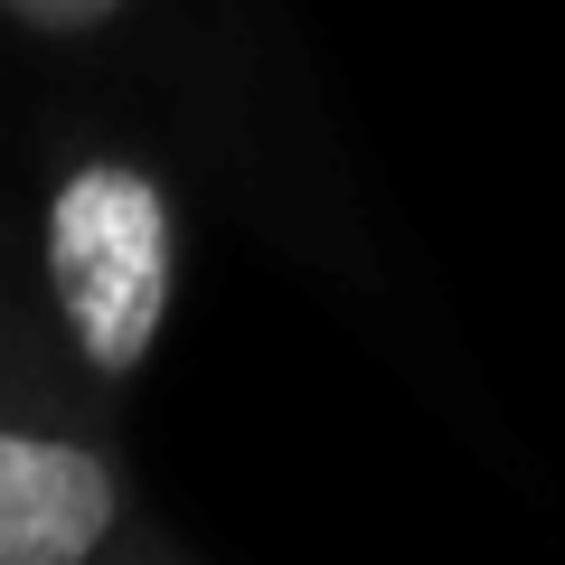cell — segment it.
Wrapping results in <instances>:
<instances>
[{
	"mask_svg": "<svg viewBox=\"0 0 565 565\" xmlns=\"http://www.w3.org/2000/svg\"><path fill=\"white\" fill-rule=\"evenodd\" d=\"M180 189L132 141H66L39 170L29 217V274H39V340L76 377L95 415H114L170 340L180 311Z\"/></svg>",
	"mask_w": 565,
	"mask_h": 565,
	"instance_id": "cell-1",
	"label": "cell"
},
{
	"mask_svg": "<svg viewBox=\"0 0 565 565\" xmlns=\"http://www.w3.org/2000/svg\"><path fill=\"white\" fill-rule=\"evenodd\" d=\"M161 537L132 500L104 415L57 349H0V565H151Z\"/></svg>",
	"mask_w": 565,
	"mask_h": 565,
	"instance_id": "cell-2",
	"label": "cell"
},
{
	"mask_svg": "<svg viewBox=\"0 0 565 565\" xmlns=\"http://www.w3.org/2000/svg\"><path fill=\"white\" fill-rule=\"evenodd\" d=\"M132 10L141 0H0V20L20 29V39H39V47H95V39H114Z\"/></svg>",
	"mask_w": 565,
	"mask_h": 565,
	"instance_id": "cell-3",
	"label": "cell"
},
{
	"mask_svg": "<svg viewBox=\"0 0 565 565\" xmlns=\"http://www.w3.org/2000/svg\"><path fill=\"white\" fill-rule=\"evenodd\" d=\"M151 565H180V556H170V546H161V556H151Z\"/></svg>",
	"mask_w": 565,
	"mask_h": 565,
	"instance_id": "cell-4",
	"label": "cell"
}]
</instances>
